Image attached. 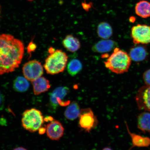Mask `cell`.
<instances>
[{
    "mask_svg": "<svg viewBox=\"0 0 150 150\" xmlns=\"http://www.w3.org/2000/svg\"><path fill=\"white\" fill-rule=\"evenodd\" d=\"M23 43L13 35H0V75L13 72L21 63L24 54Z\"/></svg>",
    "mask_w": 150,
    "mask_h": 150,
    "instance_id": "obj_1",
    "label": "cell"
},
{
    "mask_svg": "<svg viewBox=\"0 0 150 150\" xmlns=\"http://www.w3.org/2000/svg\"><path fill=\"white\" fill-rule=\"evenodd\" d=\"M105 66L112 72L117 74H123L128 71L131 63V59L126 52L116 47L106 61Z\"/></svg>",
    "mask_w": 150,
    "mask_h": 150,
    "instance_id": "obj_2",
    "label": "cell"
},
{
    "mask_svg": "<svg viewBox=\"0 0 150 150\" xmlns=\"http://www.w3.org/2000/svg\"><path fill=\"white\" fill-rule=\"evenodd\" d=\"M68 56L61 50L50 53L46 59L44 67L48 74L54 75L63 72L67 66Z\"/></svg>",
    "mask_w": 150,
    "mask_h": 150,
    "instance_id": "obj_3",
    "label": "cell"
},
{
    "mask_svg": "<svg viewBox=\"0 0 150 150\" xmlns=\"http://www.w3.org/2000/svg\"><path fill=\"white\" fill-rule=\"evenodd\" d=\"M44 120L40 110L31 108L25 110L22 114V125L24 129L30 132H35L42 127Z\"/></svg>",
    "mask_w": 150,
    "mask_h": 150,
    "instance_id": "obj_4",
    "label": "cell"
},
{
    "mask_svg": "<svg viewBox=\"0 0 150 150\" xmlns=\"http://www.w3.org/2000/svg\"><path fill=\"white\" fill-rule=\"evenodd\" d=\"M79 118V126L85 132H89L98 125V120L91 108L81 110Z\"/></svg>",
    "mask_w": 150,
    "mask_h": 150,
    "instance_id": "obj_5",
    "label": "cell"
},
{
    "mask_svg": "<svg viewBox=\"0 0 150 150\" xmlns=\"http://www.w3.org/2000/svg\"><path fill=\"white\" fill-rule=\"evenodd\" d=\"M69 92V89L66 87H59L56 88L50 93V106L53 111H55L60 106L69 105V101H64V99Z\"/></svg>",
    "mask_w": 150,
    "mask_h": 150,
    "instance_id": "obj_6",
    "label": "cell"
},
{
    "mask_svg": "<svg viewBox=\"0 0 150 150\" xmlns=\"http://www.w3.org/2000/svg\"><path fill=\"white\" fill-rule=\"evenodd\" d=\"M131 37L133 42L136 44L150 43V27L146 24H138L132 28Z\"/></svg>",
    "mask_w": 150,
    "mask_h": 150,
    "instance_id": "obj_7",
    "label": "cell"
},
{
    "mask_svg": "<svg viewBox=\"0 0 150 150\" xmlns=\"http://www.w3.org/2000/svg\"><path fill=\"white\" fill-rule=\"evenodd\" d=\"M22 70L25 78L31 82L42 76L43 74L42 64L36 60L31 61L26 63Z\"/></svg>",
    "mask_w": 150,
    "mask_h": 150,
    "instance_id": "obj_8",
    "label": "cell"
},
{
    "mask_svg": "<svg viewBox=\"0 0 150 150\" xmlns=\"http://www.w3.org/2000/svg\"><path fill=\"white\" fill-rule=\"evenodd\" d=\"M135 98L140 110L150 112V86L141 88L137 93Z\"/></svg>",
    "mask_w": 150,
    "mask_h": 150,
    "instance_id": "obj_9",
    "label": "cell"
},
{
    "mask_svg": "<svg viewBox=\"0 0 150 150\" xmlns=\"http://www.w3.org/2000/svg\"><path fill=\"white\" fill-rule=\"evenodd\" d=\"M46 131L50 139L59 140L63 135L64 128L59 121L54 120L47 125Z\"/></svg>",
    "mask_w": 150,
    "mask_h": 150,
    "instance_id": "obj_10",
    "label": "cell"
},
{
    "mask_svg": "<svg viewBox=\"0 0 150 150\" xmlns=\"http://www.w3.org/2000/svg\"><path fill=\"white\" fill-rule=\"evenodd\" d=\"M127 130L130 135L132 141V146L129 150L133 148L147 147L150 145V138L148 137H144L130 132L127 122L125 121Z\"/></svg>",
    "mask_w": 150,
    "mask_h": 150,
    "instance_id": "obj_11",
    "label": "cell"
},
{
    "mask_svg": "<svg viewBox=\"0 0 150 150\" xmlns=\"http://www.w3.org/2000/svg\"><path fill=\"white\" fill-rule=\"evenodd\" d=\"M117 45V43L115 41L110 39H104L94 45L92 47V50L98 53H105L114 50Z\"/></svg>",
    "mask_w": 150,
    "mask_h": 150,
    "instance_id": "obj_12",
    "label": "cell"
},
{
    "mask_svg": "<svg viewBox=\"0 0 150 150\" xmlns=\"http://www.w3.org/2000/svg\"><path fill=\"white\" fill-rule=\"evenodd\" d=\"M32 82L35 95H39L45 92L50 87V81L44 77L41 76Z\"/></svg>",
    "mask_w": 150,
    "mask_h": 150,
    "instance_id": "obj_13",
    "label": "cell"
},
{
    "mask_svg": "<svg viewBox=\"0 0 150 150\" xmlns=\"http://www.w3.org/2000/svg\"><path fill=\"white\" fill-rule=\"evenodd\" d=\"M137 126L144 133H150V112H144L137 117Z\"/></svg>",
    "mask_w": 150,
    "mask_h": 150,
    "instance_id": "obj_14",
    "label": "cell"
},
{
    "mask_svg": "<svg viewBox=\"0 0 150 150\" xmlns=\"http://www.w3.org/2000/svg\"><path fill=\"white\" fill-rule=\"evenodd\" d=\"M64 48L69 52H74L79 49L81 44L79 40L73 35H67L62 42Z\"/></svg>",
    "mask_w": 150,
    "mask_h": 150,
    "instance_id": "obj_15",
    "label": "cell"
},
{
    "mask_svg": "<svg viewBox=\"0 0 150 150\" xmlns=\"http://www.w3.org/2000/svg\"><path fill=\"white\" fill-rule=\"evenodd\" d=\"M135 11L137 16L143 18L150 17V2L145 0H142L137 3Z\"/></svg>",
    "mask_w": 150,
    "mask_h": 150,
    "instance_id": "obj_16",
    "label": "cell"
},
{
    "mask_svg": "<svg viewBox=\"0 0 150 150\" xmlns=\"http://www.w3.org/2000/svg\"><path fill=\"white\" fill-rule=\"evenodd\" d=\"M81 110L78 103L74 101L67 107L65 110L64 115L67 119L74 120L77 118L80 115Z\"/></svg>",
    "mask_w": 150,
    "mask_h": 150,
    "instance_id": "obj_17",
    "label": "cell"
},
{
    "mask_svg": "<svg viewBox=\"0 0 150 150\" xmlns=\"http://www.w3.org/2000/svg\"><path fill=\"white\" fill-rule=\"evenodd\" d=\"M129 55L132 60L140 62L145 59L147 55V52L144 47L139 46L131 48Z\"/></svg>",
    "mask_w": 150,
    "mask_h": 150,
    "instance_id": "obj_18",
    "label": "cell"
},
{
    "mask_svg": "<svg viewBox=\"0 0 150 150\" xmlns=\"http://www.w3.org/2000/svg\"><path fill=\"white\" fill-rule=\"evenodd\" d=\"M97 32L98 36L104 39L110 38L113 34L111 26L107 22H104L98 24Z\"/></svg>",
    "mask_w": 150,
    "mask_h": 150,
    "instance_id": "obj_19",
    "label": "cell"
},
{
    "mask_svg": "<svg viewBox=\"0 0 150 150\" xmlns=\"http://www.w3.org/2000/svg\"><path fill=\"white\" fill-rule=\"evenodd\" d=\"M13 86L14 89L16 91L24 92L29 89V83L25 78L22 76H18L14 80Z\"/></svg>",
    "mask_w": 150,
    "mask_h": 150,
    "instance_id": "obj_20",
    "label": "cell"
},
{
    "mask_svg": "<svg viewBox=\"0 0 150 150\" xmlns=\"http://www.w3.org/2000/svg\"><path fill=\"white\" fill-rule=\"evenodd\" d=\"M82 65L79 60L74 59L69 62L67 66V70L69 74L74 76L81 70Z\"/></svg>",
    "mask_w": 150,
    "mask_h": 150,
    "instance_id": "obj_21",
    "label": "cell"
},
{
    "mask_svg": "<svg viewBox=\"0 0 150 150\" xmlns=\"http://www.w3.org/2000/svg\"><path fill=\"white\" fill-rule=\"evenodd\" d=\"M143 78L146 85L150 86V69L144 73Z\"/></svg>",
    "mask_w": 150,
    "mask_h": 150,
    "instance_id": "obj_22",
    "label": "cell"
},
{
    "mask_svg": "<svg viewBox=\"0 0 150 150\" xmlns=\"http://www.w3.org/2000/svg\"><path fill=\"white\" fill-rule=\"evenodd\" d=\"M81 4L83 9L84 10L87 11V12H88L90 9H91L93 7L92 3H90L87 4L86 2L85 1L84 2H82Z\"/></svg>",
    "mask_w": 150,
    "mask_h": 150,
    "instance_id": "obj_23",
    "label": "cell"
},
{
    "mask_svg": "<svg viewBox=\"0 0 150 150\" xmlns=\"http://www.w3.org/2000/svg\"><path fill=\"white\" fill-rule=\"evenodd\" d=\"M36 45L34 44L32 42H30L27 47L28 52L29 53H30V52L34 51L36 49Z\"/></svg>",
    "mask_w": 150,
    "mask_h": 150,
    "instance_id": "obj_24",
    "label": "cell"
},
{
    "mask_svg": "<svg viewBox=\"0 0 150 150\" xmlns=\"http://www.w3.org/2000/svg\"><path fill=\"white\" fill-rule=\"evenodd\" d=\"M5 99L3 95L0 92V111L3 109L4 107Z\"/></svg>",
    "mask_w": 150,
    "mask_h": 150,
    "instance_id": "obj_25",
    "label": "cell"
},
{
    "mask_svg": "<svg viewBox=\"0 0 150 150\" xmlns=\"http://www.w3.org/2000/svg\"><path fill=\"white\" fill-rule=\"evenodd\" d=\"M38 130L39 134H44L45 132L46 131V129H45L44 127H41Z\"/></svg>",
    "mask_w": 150,
    "mask_h": 150,
    "instance_id": "obj_26",
    "label": "cell"
},
{
    "mask_svg": "<svg viewBox=\"0 0 150 150\" xmlns=\"http://www.w3.org/2000/svg\"><path fill=\"white\" fill-rule=\"evenodd\" d=\"M13 150H27V149L22 147H18V148H15Z\"/></svg>",
    "mask_w": 150,
    "mask_h": 150,
    "instance_id": "obj_27",
    "label": "cell"
},
{
    "mask_svg": "<svg viewBox=\"0 0 150 150\" xmlns=\"http://www.w3.org/2000/svg\"><path fill=\"white\" fill-rule=\"evenodd\" d=\"M102 150H112L109 147H106L103 149Z\"/></svg>",
    "mask_w": 150,
    "mask_h": 150,
    "instance_id": "obj_28",
    "label": "cell"
},
{
    "mask_svg": "<svg viewBox=\"0 0 150 150\" xmlns=\"http://www.w3.org/2000/svg\"><path fill=\"white\" fill-rule=\"evenodd\" d=\"M134 20V18L132 17H131L130 18V19H129L130 22H133V21Z\"/></svg>",
    "mask_w": 150,
    "mask_h": 150,
    "instance_id": "obj_29",
    "label": "cell"
},
{
    "mask_svg": "<svg viewBox=\"0 0 150 150\" xmlns=\"http://www.w3.org/2000/svg\"><path fill=\"white\" fill-rule=\"evenodd\" d=\"M27 1H34V0H27Z\"/></svg>",
    "mask_w": 150,
    "mask_h": 150,
    "instance_id": "obj_30",
    "label": "cell"
},
{
    "mask_svg": "<svg viewBox=\"0 0 150 150\" xmlns=\"http://www.w3.org/2000/svg\"><path fill=\"white\" fill-rule=\"evenodd\" d=\"M0 9H1V6H0ZM0 13H1V11H0Z\"/></svg>",
    "mask_w": 150,
    "mask_h": 150,
    "instance_id": "obj_31",
    "label": "cell"
}]
</instances>
